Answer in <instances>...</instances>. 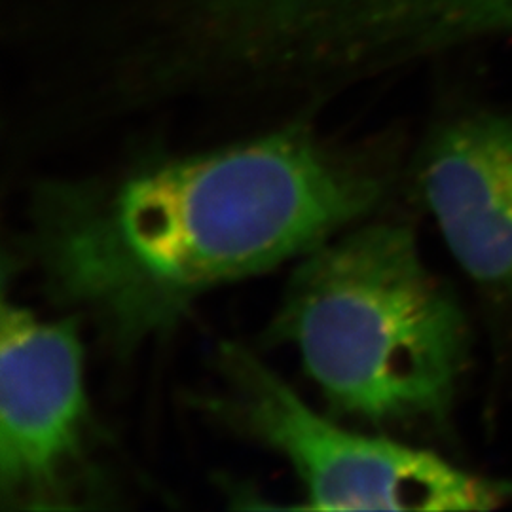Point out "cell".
<instances>
[{
  "mask_svg": "<svg viewBox=\"0 0 512 512\" xmlns=\"http://www.w3.org/2000/svg\"><path fill=\"white\" fill-rule=\"evenodd\" d=\"M416 184L463 272L512 293V114H469L435 129Z\"/></svg>",
  "mask_w": 512,
  "mask_h": 512,
  "instance_id": "cell-6",
  "label": "cell"
},
{
  "mask_svg": "<svg viewBox=\"0 0 512 512\" xmlns=\"http://www.w3.org/2000/svg\"><path fill=\"white\" fill-rule=\"evenodd\" d=\"M219 380L198 404L287 461L313 511H492L512 484L471 475L437 454L321 414L251 349L224 344Z\"/></svg>",
  "mask_w": 512,
  "mask_h": 512,
  "instance_id": "cell-3",
  "label": "cell"
},
{
  "mask_svg": "<svg viewBox=\"0 0 512 512\" xmlns=\"http://www.w3.org/2000/svg\"><path fill=\"white\" fill-rule=\"evenodd\" d=\"M264 338L293 349L329 414L372 431L442 427L471 353L414 230L376 215L294 262Z\"/></svg>",
  "mask_w": 512,
  "mask_h": 512,
  "instance_id": "cell-2",
  "label": "cell"
},
{
  "mask_svg": "<svg viewBox=\"0 0 512 512\" xmlns=\"http://www.w3.org/2000/svg\"><path fill=\"white\" fill-rule=\"evenodd\" d=\"M82 321L42 317L2 298L0 501L16 511H69L105 497L93 444Z\"/></svg>",
  "mask_w": 512,
  "mask_h": 512,
  "instance_id": "cell-5",
  "label": "cell"
},
{
  "mask_svg": "<svg viewBox=\"0 0 512 512\" xmlns=\"http://www.w3.org/2000/svg\"><path fill=\"white\" fill-rule=\"evenodd\" d=\"M317 114L42 177L23 202L19 255L57 310L129 361L207 294L378 213L397 183L395 148L338 139Z\"/></svg>",
  "mask_w": 512,
  "mask_h": 512,
  "instance_id": "cell-1",
  "label": "cell"
},
{
  "mask_svg": "<svg viewBox=\"0 0 512 512\" xmlns=\"http://www.w3.org/2000/svg\"><path fill=\"white\" fill-rule=\"evenodd\" d=\"M245 48L277 90L325 105L450 46L512 31V0H238Z\"/></svg>",
  "mask_w": 512,
  "mask_h": 512,
  "instance_id": "cell-4",
  "label": "cell"
}]
</instances>
